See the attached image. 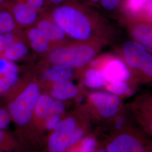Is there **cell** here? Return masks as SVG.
I'll list each match as a JSON object with an SVG mask.
<instances>
[{"label":"cell","instance_id":"obj_1","mask_svg":"<svg viewBox=\"0 0 152 152\" xmlns=\"http://www.w3.org/2000/svg\"><path fill=\"white\" fill-rule=\"evenodd\" d=\"M52 17L63 31L72 38L84 40L91 33V22L81 9L72 5L56 7Z\"/></svg>","mask_w":152,"mask_h":152},{"label":"cell","instance_id":"obj_2","mask_svg":"<svg viewBox=\"0 0 152 152\" xmlns=\"http://www.w3.org/2000/svg\"><path fill=\"white\" fill-rule=\"evenodd\" d=\"M39 95L40 91L38 85L34 83H31L9 104L7 110L11 120L19 126L27 125L32 117Z\"/></svg>","mask_w":152,"mask_h":152},{"label":"cell","instance_id":"obj_3","mask_svg":"<svg viewBox=\"0 0 152 152\" xmlns=\"http://www.w3.org/2000/svg\"><path fill=\"white\" fill-rule=\"evenodd\" d=\"M83 131L76 127V120L69 117L60 122L49 140L50 152H64L80 141Z\"/></svg>","mask_w":152,"mask_h":152},{"label":"cell","instance_id":"obj_4","mask_svg":"<svg viewBox=\"0 0 152 152\" xmlns=\"http://www.w3.org/2000/svg\"><path fill=\"white\" fill-rule=\"evenodd\" d=\"M95 54V50L91 47L77 45L54 49L50 54L49 59L54 64H67L72 67H79L92 60Z\"/></svg>","mask_w":152,"mask_h":152},{"label":"cell","instance_id":"obj_5","mask_svg":"<svg viewBox=\"0 0 152 152\" xmlns=\"http://www.w3.org/2000/svg\"><path fill=\"white\" fill-rule=\"evenodd\" d=\"M125 59L131 66L139 69L152 77V55L136 41H129L124 46Z\"/></svg>","mask_w":152,"mask_h":152},{"label":"cell","instance_id":"obj_6","mask_svg":"<svg viewBox=\"0 0 152 152\" xmlns=\"http://www.w3.org/2000/svg\"><path fill=\"white\" fill-rule=\"evenodd\" d=\"M95 107L104 118H112L119 111L120 99L117 95L106 92H97L90 95Z\"/></svg>","mask_w":152,"mask_h":152},{"label":"cell","instance_id":"obj_7","mask_svg":"<svg viewBox=\"0 0 152 152\" xmlns=\"http://www.w3.org/2000/svg\"><path fill=\"white\" fill-rule=\"evenodd\" d=\"M144 147L136 137L122 134L111 141L107 148V152H142Z\"/></svg>","mask_w":152,"mask_h":152},{"label":"cell","instance_id":"obj_8","mask_svg":"<svg viewBox=\"0 0 152 152\" xmlns=\"http://www.w3.org/2000/svg\"><path fill=\"white\" fill-rule=\"evenodd\" d=\"M103 71L107 83L125 81L130 76L129 71L124 63L118 60L111 61Z\"/></svg>","mask_w":152,"mask_h":152},{"label":"cell","instance_id":"obj_9","mask_svg":"<svg viewBox=\"0 0 152 152\" xmlns=\"http://www.w3.org/2000/svg\"><path fill=\"white\" fill-rule=\"evenodd\" d=\"M12 14L14 19L19 24L29 25L37 20L38 12L30 7L26 2H19L14 6Z\"/></svg>","mask_w":152,"mask_h":152},{"label":"cell","instance_id":"obj_10","mask_svg":"<svg viewBox=\"0 0 152 152\" xmlns=\"http://www.w3.org/2000/svg\"><path fill=\"white\" fill-rule=\"evenodd\" d=\"M78 89L76 85L69 81L55 83L51 92L52 97L58 100H65L76 97Z\"/></svg>","mask_w":152,"mask_h":152},{"label":"cell","instance_id":"obj_11","mask_svg":"<svg viewBox=\"0 0 152 152\" xmlns=\"http://www.w3.org/2000/svg\"><path fill=\"white\" fill-rule=\"evenodd\" d=\"M73 67L67 64H58L48 69L46 75L47 78L55 83L69 81L73 76Z\"/></svg>","mask_w":152,"mask_h":152},{"label":"cell","instance_id":"obj_12","mask_svg":"<svg viewBox=\"0 0 152 152\" xmlns=\"http://www.w3.org/2000/svg\"><path fill=\"white\" fill-rule=\"evenodd\" d=\"M132 36L138 44L152 53V25L137 26L133 29Z\"/></svg>","mask_w":152,"mask_h":152},{"label":"cell","instance_id":"obj_13","mask_svg":"<svg viewBox=\"0 0 152 152\" xmlns=\"http://www.w3.org/2000/svg\"><path fill=\"white\" fill-rule=\"evenodd\" d=\"M37 28L49 41H60L65 36V32L55 22L42 20Z\"/></svg>","mask_w":152,"mask_h":152},{"label":"cell","instance_id":"obj_14","mask_svg":"<svg viewBox=\"0 0 152 152\" xmlns=\"http://www.w3.org/2000/svg\"><path fill=\"white\" fill-rule=\"evenodd\" d=\"M28 36L34 51L38 53H43L48 50L49 41L38 28L30 29L28 33Z\"/></svg>","mask_w":152,"mask_h":152},{"label":"cell","instance_id":"obj_15","mask_svg":"<svg viewBox=\"0 0 152 152\" xmlns=\"http://www.w3.org/2000/svg\"><path fill=\"white\" fill-rule=\"evenodd\" d=\"M54 102V98L47 94L40 95L36 102L34 112L41 119H46Z\"/></svg>","mask_w":152,"mask_h":152},{"label":"cell","instance_id":"obj_16","mask_svg":"<svg viewBox=\"0 0 152 152\" xmlns=\"http://www.w3.org/2000/svg\"><path fill=\"white\" fill-rule=\"evenodd\" d=\"M84 82L88 87L96 88L105 86L107 83L103 71L99 69H91L86 72Z\"/></svg>","mask_w":152,"mask_h":152},{"label":"cell","instance_id":"obj_17","mask_svg":"<svg viewBox=\"0 0 152 152\" xmlns=\"http://www.w3.org/2000/svg\"><path fill=\"white\" fill-rule=\"evenodd\" d=\"M18 69L11 62L9 69L3 75H0V94L9 91L15 84L18 79Z\"/></svg>","mask_w":152,"mask_h":152},{"label":"cell","instance_id":"obj_18","mask_svg":"<svg viewBox=\"0 0 152 152\" xmlns=\"http://www.w3.org/2000/svg\"><path fill=\"white\" fill-rule=\"evenodd\" d=\"M27 53V48L24 44L14 42L4 51V56L6 59L12 62L21 59Z\"/></svg>","mask_w":152,"mask_h":152},{"label":"cell","instance_id":"obj_19","mask_svg":"<svg viewBox=\"0 0 152 152\" xmlns=\"http://www.w3.org/2000/svg\"><path fill=\"white\" fill-rule=\"evenodd\" d=\"M15 25L14 19L9 11H0V35L11 33Z\"/></svg>","mask_w":152,"mask_h":152},{"label":"cell","instance_id":"obj_20","mask_svg":"<svg viewBox=\"0 0 152 152\" xmlns=\"http://www.w3.org/2000/svg\"><path fill=\"white\" fill-rule=\"evenodd\" d=\"M149 0H126L125 7L132 14H138L145 10Z\"/></svg>","mask_w":152,"mask_h":152},{"label":"cell","instance_id":"obj_21","mask_svg":"<svg viewBox=\"0 0 152 152\" xmlns=\"http://www.w3.org/2000/svg\"><path fill=\"white\" fill-rule=\"evenodd\" d=\"M105 87L109 92L116 95L125 94L129 90V86L125 81L109 82L107 83Z\"/></svg>","mask_w":152,"mask_h":152},{"label":"cell","instance_id":"obj_22","mask_svg":"<svg viewBox=\"0 0 152 152\" xmlns=\"http://www.w3.org/2000/svg\"><path fill=\"white\" fill-rule=\"evenodd\" d=\"M96 140L92 137H86L82 141L81 148L73 152H94L96 147Z\"/></svg>","mask_w":152,"mask_h":152},{"label":"cell","instance_id":"obj_23","mask_svg":"<svg viewBox=\"0 0 152 152\" xmlns=\"http://www.w3.org/2000/svg\"><path fill=\"white\" fill-rule=\"evenodd\" d=\"M14 42V36L11 33L0 35V53L4 51Z\"/></svg>","mask_w":152,"mask_h":152},{"label":"cell","instance_id":"obj_24","mask_svg":"<svg viewBox=\"0 0 152 152\" xmlns=\"http://www.w3.org/2000/svg\"><path fill=\"white\" fill-rule=\"evenodd\" d=\"M12 145V140L4 130H0V151L8 149Z\"/></svg>","mask_w":152,"mask_h":152},{"label":"cell","instance_id":"obj_25","mask_svg":"<svg viewBox=\"0 0 152 152\" xmlns=\"http://www.w3.org/2000/svg\"><path fill=\"white\" fill-rule=\"evenodd\" d=\"M10 114L7 109L0 108V130H4L11 121Z\"/></svg>","mask_w":152,"mask_h":152},{"label":"cell","instance_id":"obj_26","mask_svg":"<svg viewBox=\"0 0 152 152\" xmlns=\"http://www.w3.org/2000/svg\"><path fill=\"white\" fill-rule=\"evenodd\" d=\"M65 109V105L62 101L56 100L54 102L53 106L51 109L50 115H59L60 116L62 114ZM48 116V117H49Z\"/></svg>","mask_w":152,"mask_h":152},{"label":"cell","instance_id":"obj_27","mask_svg":"<svg viewBox=\"0 0 152 152\" xmlns=\"http://www.w3.org/2000/svg\"><path fill=\"white\" fill-rule=\"evenodd\" d=\"M46 120V127L49 130H55L61 122L59 115H50Z\"/></svg>","mask_w":152,"mask_h":152},{"label":"cell","instance_id":"obj_28","mask_svg":"<svg viewBox=\"0 0 152 152\" xmlns=\"http://www.w3.org/2000/svg\"><path fill=\"white\" fill-rule=\"evenodd\" d=\"M101 4L107 10H113L120 5L121 0H100Z\"/></svg>","mask_w":152,"mask_h":152},{"label":"cell","instance_id":"obj_29","mask_svg":"<svg viewBox=\"0 0 152 152\" xmlns=\"http://www.w3.org/2000/svg\"><path fill=\"white\" fill-rule=\"evenodd\" d=\"M26 2L32 9L38 12L44 6L45 0H26Z\"/></svg>","mask_w":152,"mask_h":152},{"label":"cell","instance_id":"obj_30","mask_svg":"<svg viewBox=\"0 0 152 152\" xmlns=\"http://www.w3.org/2000/svg\"><path fill=\"white\" fill-rule=\"evenodd\" d=\"M11 61L6 59L5 58H0V75H3L5 74L9 69Z\"/></svg>","mask_w":152,"mask_h":152},{"label":"cell","instance_id":"obj_31","mask_svg":"<svg viewBox=\"0 0 152 152\" xmlns=\"http://www.w3.org/2000/svg\"><path fill=\"white\" fill-rule=\"evenodd\" d=\"M145 11L147 12L148 15L152 18V0H149Z\"/></svg>","mask_w":152,"mask_h":152},{"label":"cell","instance_id":"obj_32","mask_svg":"<svg viewBox=\"0 0 152 152\" xmlns=\"http://www.w3.org/2000/svg\"><path fill=\"white\" fill-rule=\"evenodd\" d=\"M145 124L147 125L145 126L148 128V130H149V132L152 135V118L147 121L145 122Z\"/></svg>","mask_w":152,"mask_h":152},{"label":"cell","instance_id":"obj_33","mask_svg":"<svg viewBox=\"0 0 152 152\" xmlns=\"http://www.w3.org/2000/svg\"><path fill=\"white\" fill-rule=\"evenodd\" d=\"M50 2L54 5H60L64 2L65 0H50Z\"/></svg>","mask_w":152,"mask_h":152},{"label":"cell","instance_id":"obj_34","mask_svg":"<svg viewBox=\"0 0 152 152\" xmlns=\"http://www.w3.org/2000/svg\"><path fill=\"white\" fill-rule=\"evenodd\" d=\"M90 1H92V2H98V1H99L100 0H90Z\"/></svg>","mask_w":152,"mask_h":152},{"label":"cell","instance_id":"obj_35","mask_svg":"<svg viewBox=\"0 0 152 152\" xmlns=\"http://www.w3.org/2000/svg\"><path fill=\"white\" fill-rule=\"evenodd\" d=\"M6 0H0V4H2V3H4L5 1Z\"/></svg>","mask_w":152,"mask_h":152},{"label":"cell","instance_id":"obj_36","mask_svg":"<svg viewBox=\"0 0 152 152\" xmlns=\"http://www.w3.org/2000/svg\"><path fill=\"white\" fill-rule=\"evenodd\" d=\"M142 152H148V151H146V150H145V149H144L142 151Z\"/></svg>","mask_w":152,"mask_h":152},{"label":"cell","instance_id":"obj_37","mask_svg":"<svg viewBox=\"0 0 152 152\" xmlns=\"http://www.w3.org/2000/svg\"><path fill=\"white\" fill-rule=\"evenodd\" d=\"M0 152H1V151H0Z\"/></svg>","mask_w":152,"mask_h":152}]
</instances>
